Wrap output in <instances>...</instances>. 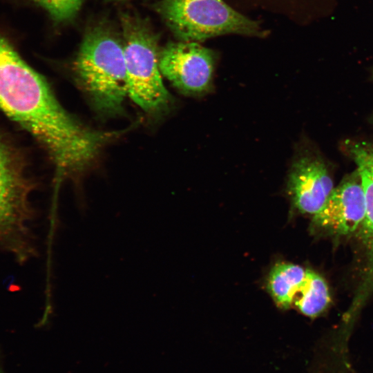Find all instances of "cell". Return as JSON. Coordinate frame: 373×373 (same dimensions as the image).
<instances>
[{
    "label": "cell",
    "mask_w": 373,
    "mask_h": 373,
    "mask_svg": "<svg viewBox=\"0 0 373 373\" xmlns=\"http://www.w3.org/2000/svg\"><path fill=\"white\" fill-rule=\"evenodd\" d=\"M330 301L326 281L316 272L307 269L305 278L294 297L292 306L303 314L315 318L326 310Z\"/></svg>",
    "instance_id": "8fae6325"
},
{
    "label": "cell",
    "mask_w": 373,
    "mask_h": 373,
    "mask_svg": "<svg viewBox=\"0 0 373 373\" xmlns=\"http://www.w3.org/2000/svg\"><path fill=\"white\" fill-rule=\"evenodd\" d=\"M34 189L25 156L0 131V250L19 263L36 254L30 227L34 216L30 198Z\"/></svg>",
    "instance_id": "7a4b0ae2"
},
{
    "label": "cell",
    "mask_w": 373,
    "mask_h": 373,
    "mask_svg": "<svg viewBox=\"0 0 373 373\" xmlns=\"http://www.w3.org/2000/svg\"><path fill=\"white\" fill-rule=\"evenodd\" d=\"M0 373H5L4 370H3L2 365L1 363V361H0Z\"/></svg>",
    "instance_id": "4fadbf2b"
},
{
    "label": "cell",
    "mask_w": 373,
    "mask_h": 373,
    "mask_svg": "<svg viewBox=\"0 0 373 373\" xmlns=\"http://www.w3.org/2000/svg\"><path fill=\"white\" fill-rule=\"evenodd\" d=\"M0 113L46 150L56 182L78 177L96 160L115 131H97L70 115L48 82L0 35Z\"/></svg>",
    "instance_id": "6da1fadb"
},
{
    "label": "cell",
    "mask_w": 373,
    "mask_h": 373,
    "mask_svg": "<svg viewBox=\"0 0 373 373\" xmlns=\"http://www.w3.org/2000/svg\"><path fill=\"white\" fill-rule=\"evenodd\" d=\"M334 188L329 171L318 156L305 153L293 161L287 189L293 206L299 212L312 216L316 214Z\"/></svg>",
    "instance_id": "ba28073f"
},
{
    "label": "cell",
    "mask_w": 373,
    "mask_h": 373,
    "mask_svg": "<svg viewBox=\"0 0 373 373\" xmlns=\"http://www.w3.org/2000/svg\"><path fill=\"white\" fill-rule=\"evenodd\" d=\"M73 68L81 89L98 112L114 115L121 111L128 95L120 39L107 29L92 30L81 44Z\"/></svg>",
    "instance_id": "3957f363"
},
{
    "label": "cell",
    "mask_w": 373,
    "mask_h": 373,
    "mask_svg": "<svg viewBox=\"0 0 373 373\" xmlns=\"http://www.w3.org/2000/svg\"><path fill=\"white\" fill-rule=\"evenodd\" d=\"M122 24L127 95L146 113L162 112L171 97L162 79L157 37L138 17L124 15Z\"/></svg>",
    "instance_id": "277c9868"
},
{
    "label": "cell",
    "mask_w": 373,
    "mask_h": 373,
    "mask_svg": "<svg viewBox=\"0 0 373 373\" xmlns=\"http://www.w3.org/2000/svg\"><path fill=\"white\" fill-rule=\"evenodd\" d=\"M300 265L282 262L271 269L267 289L275 303L283 309L292 306L294 297L299 290L307 273Z\"/></svg>",
    "instance_id": "30bf717a"
},
{
    "label": "cell",
    "mask_w": 373,
    "mask_h": 373,
    "mask_svg": "<svg viewBox=\"0 0 373 373\" xmlns=\"http://www.w3.org/2000/svg\"><path fill=\"white\" fill-rule=\"evenodd\" d=\"M366 212L364 190L358 173L334 186L321 209L312 216L314 229L347 235L359 229Z\"/></svg>",
    "instance_id": "52a82bcc"
},
{
    "label": "cell",
    "mask_w": 373,
    "mask_h": 373,
    "mask_svg": "<svg viewBox=\"0 0 373 373\" xmlns=\"http://www.w3.org/2000/svg\"><path fill=\"white\" fill-rule=\"evenodd\" d=\"M216 55L195 41L170 42L159 55L160 72L180 93L201 96L212 90Z\"/></svg>",
    "instance_id": "8992f818"
},
{
    "label": "cell",
    "mask_w": 373,
    "mask_h": 373,
    "mask_svg": "<svg viewBox=\"0 0 373 373\" xmlns=\"http://www.w3.org/2000/svg\"><path fill=\"white\" fill-rule=\"evenodd\" d=\"M157 11L180 41L201 42L227 34L264 37L255 21L223 0H162Z\"/></svg>",
    "instance_id": "5b68a950"
},
{
    "label": "cell",
    "mask_w": 373,
    "mask_h": 373,
    "mask_svg": "<svg viewBox=\"0 0 373 373\" xmlns=\"http://www.w3.org/2000/svg\"><path fill=\"white\" fill-rule=\"evenodd\" d=\"M43 7L57 21L73 18L80 9L83 0H33Z\"/></svg>",
    "instance_id": "7c38bea8"
},
{
    "label": "cell",
    "mask_w": 373,
    "mask_h": 373,
    "mask_svg": "<svg viewBox=\"0 0 373 373\" xmlns=\"http://www.w3.org/2000/svg\"><path fill=\"white\" fill-rule=\"evenodd\" d=\"M351 153L361 180L366 204L365 218L358 229L365 258L364 275L350 308L356 312L373 291V147L356 144L351 148Z\"/></svg>",
    "instance_id": "9c48e42d"
},
{
    "label": "cell",
    "mask_w": 373,
    "mask_h": 373,
    "mask_svg": "<svg viewBox=\"0 0 373 373\" xmlns=\"http://www.w3.org/2000/svg\"><path fill=\"white\" fill-rule=\"evenodd\" d=\"M108 1H122V0H107Z\"/></svg>",
    "instance_id": "5bb4252c"
}]
</instances>
